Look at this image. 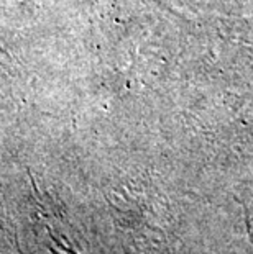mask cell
<instances>
[{
    "label": "cell",
    "mask_w": 253,
    "mask_h": 254,
    "mask_svg": "<svg viewBox=\"0 0 253 254\" xmlns=\"http://www.w3.org/2000/svg\"><path fill=\"white\" fill-rule=\"evenodd\" d=\"M249 231H250V236H252V241H253V215L249 220Z\"/></svg>",
    "instance_id": "6da1fadb"
}]
</instances>
